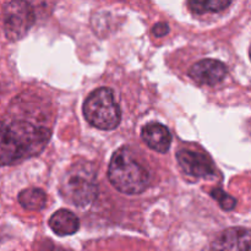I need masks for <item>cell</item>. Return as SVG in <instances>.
<instances>
[{
  "instance_id": "obj_1",
  "label": "cell",
  "mask_w": 251,
  "mask_h": 251,
  "mask_svg": "<svg viewBox=\"0 0 251 251\" xmlns=\"http://www.w3.org/2000/svg\"><path fill=\"white\" fill-rule=\"evenodd\" d=\"M50 137L49 127L28 120L0 122V167L14 166L38 156Z\"/></svg>"
},
{
  "instance_id": "obj_2",
  "label": "cell",
  "mask_w": 251,
  "mask_h": 251,
  "mask_svg": "<svg viewBox=\"0 0 251 251\" xmlns=\"http://www.w3.org/2000/svg\"><path fill=\"white\" fill-rule=\"evenodd\" d=\"M110 184L125 195H139L149 188L151 176L129 147H122L113 154L108 168Z\"/></svg>"
},
{
  "instance_id": "obj_3",
  "label": "cell",
  "mask_w": 251,
  "mask_h": 251,
  "mask_svg": "<svg viewBox=\"0 0 251 251\" xmlns=\"http://www.w3.org/2000/svg\"><path fill=\"white\" fill-rule=\"evenodd\" d=\"M60 193L68 202L86 207L98 194L97 173L92 163L80 161L65 172L60 181Z\"/></svg>"
},
{
  "instance_id": "obj_4",
  "label": "cell",
  "mask_w": 251,
  "mask_h": 251,
  "mask_svg": "<svg viewBox=\"0 0 251 251\" xmlns=\"http://www.w3.org/2000/svg\"><path fill=\"white\" fill-rule=\"evenodd\" d=\"M83 115L92 126L100 130H113L122 120V112L110 88L93 91L83 103Z\"/></svg>"
},
{
  "instance_id": "obj_5",
  "label": "cell",
  "mask_w": 251,
  "mask_h": 251,
  "mask_svg": "<svg viewBox=\"0 0 251 251\" xmlns=\"http://www.w3.org/2000/svg\"><path fill=\"white\" fill-rule=\"evenodd\" d=\"M36 22L34 10L29 2L10 1L4 6L5 36L10 41L24 38Z\"/></svg>"
},
{
  "instance_id": "obj_6",
  "label": "cell",
  "mask_w": 251,
  "mask_h": 251,
  "mask_svg": "<svg viewBox=\"0 0 251 251\" xmlns=\"http://www.w3.org/2000/svg\"><path fill=\"white\" fill-rule=\"evenodd\" d=\"M179 166L188 176L195 178L210 179L215 176V166L213 162L201 152L190 151V150H181L176 153Z\"/></svg>"
},
{
  "instance_id": "obj_7",
  "label": "cell",
  "mask_w": 251,
  "mask_h": 251,
  "mask_svg": "<svg viewBox=\"0 0 251 251\" xmlns=\"http://www.w3.org/2000/svg\"><path fill=\"white\" fill-rule=\"evenodd\" d=\"M189 76L199 85L215 86L227 75V66L216 59H203L189 69Z\"/></svg>"
},
{
  "instance_id": "obj_8",
  "label": "cell",
  "mask_w": 251,
  "mask_h": 251,
  "mask_svg": "<svg viewBox=\"0 0 251 251\" xmlns=\"http://www.w3.org/2000/svg\"><path fill=\"white\" fill-rule=\"evenodd\" d=\"M211 251H250V230L242 227L226 229L213 240Z\"/></svg>"
},
{
  "instance_id": "obj_9",
  "label": "cell",
  "mask_w": 251,
  "mask_h": 251,
  "mask_svg": "<svg viewBox=\"0 0 251 251\" xmlns=\"http://www.w3.org/2000/svg\"><path fill=\"white\" fill-rule=\"evenodd\" d=\"M141 137L150 149L159 153H166L172 145L171 131L159 123H150L145 125L141 130Z\"/></svg>"
},
{
  "instance_id": "obj_10",
  "label": "cell",
  "mask_w": 251,
  "mask_h": 251,
  "mask_svg": "<svg viewBox=\"0 0 251 251\" xmlns=\"http://www.w3.org/2000/svg\"><path fill=\"white\" fill-rule=\"evenodd\" d=\"M49 227L55 234L60 237L73 235L80 228V221L77 216L69 210H59L49 220Z\"/></svg>"
},
{
  "instance_id": "obj_11",
  "label": "cell",
  "mask_w": 251,
  "mask_h": 251,
  "mask_svg": "<svg viewBox=\"0 0 251 251\" xmlns=\"http://www.w3.org/2000/svg\"><path fill=\"white\" fill-rule=\"evenodd\" d=\"M19 202L28 211H41L47 205V196L42 189L28 188L20 193Z\"/></svg>"
},
{
  "instance_id": "obj_12",
  "label": "cell",
  "mask_w": 251,
  "mask_h": 251,
  "mask_svg": "<svg viewBox=\"0 0 251 251\" xmlns=\"http://www.w3.org/2000/svg\"><path fill=\"white\" fill-rule=\"evenodd\" d=\"M229 0H205V1H189L188 6L194 14L202 15L207 12H220L230 6Z\"/></svg>"
},
{
  "instance_id": "obj_13",
  "label": "cell",
  "mask_w": 251,
  "mask_h": 251,
  "mask_svg": "<svg viewBox=\"0 0 251 251\" xmlns=\"http://www.w3.org/2000/svg\"><path fill=\"white\" fill-rule=\"evenodd\" d=\"M211 196L220 203L221 208H223L225 211H232L235 207V205H237V200L230 195H228L222 189H213L211 191Z\"/></svg>"
},
{
  "instance_id": "obj_14",
  "label": "cell",
  "mask_w": 251,
  "mask_h": 251,
  "mask_svg": "<svg viewBox=\"0 0 251 251\" xmlns=\"http://www.w3.org/2000/svg\"><path fill=\"white\" fill-rule=\"evenodd\" d=\"M168 32H169V26L166 24V22H158V24L154 25L153 28H152V33H153L156 37H163L166 36Z\"/></svg>"
},
{
  "instance_id": "obj_15",
  "label": "cell",
  "mask_w": 251,
  "mask_h": 251,
  "mask_svg": "<svg viewBox=\"0 0 251 251\" xmlns=\"http://www.w3.org/2000/svg\"><path fill=\"white\" fill-rule=\"evenodd\" d=\"M38 251H69V250L64 249V248L59 247V245L56 244H53L50 240H46V242H43L42 244H39Z\"/></svg>"
}]
</instances>
